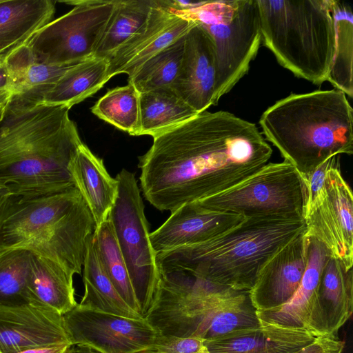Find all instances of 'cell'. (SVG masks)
<instances>
[{"label": "cell", "mask_w": 353, "mask_h": 353, "mask_svg": "<svg viewBox=\"0 0 353 353\" xmlns=\"http://www.w3.org/2000/svg\"><path fill=\"white\" fill-rule=\"evenodd\" d=\"M345 342L336 335L316 337L310 344L292 353H343Z\"/></svg>", "instance_id": "8d00e7d4"}, {"label": "cell", "mask_w": 353, "mask_h": 353, "mask_svg": "<svg viewBox=\"0 0 353 353\" xmlns=\"http://www.w3.org/2000/svg\"><path fill=\"white\" fill-rule=\"evenodd\" d=\"M83 268L84 294L80 305L124 317L143 319L124 301L105 274L98 256L93 234L86 240Z\"/></svg>", "instance_id": "d4e9b609"}, {"label": "cell", "mask_w": 353, "mask_h": 353, "mask_svg": "<svg viewBox=\"0 0 353 353\" xmlns=\"http://www.w3.org/2000/svg\"><path fill=\"white\" fill-rule=\"evenodd\" d=\"M172 12L200 25L212 39L220 99L248 73L258 53L261 34L256 1H204L192 9Z\"/></svg>", "instance_id": "ba28073f"}, {"label": "cell", "mask_w": 353, "mask_h": 353, "mask_svg": "<svg viewBox=\"0 0 353 353\" xmlns=\"http://www.w3.org/2000/svg\"><path fill=\"white\" fill-rule=\"evenodd\" d=\"M272 149L255 123L228 111H204L153 138L139 157L141 188L160 211L215 195L249 177Z\"/></svg>", "instance_id": "6da1fadb"}, {"label": "cell", "mask_w": 353, "mask_h": 353, "mask_svg": "<svg viewBox=\"0 0 353 353\" xmlns=\"http://www.w3.org/2000/svg\"><path fill=\"white\" fill-rule=\"evenodd\" d=\"M50 0H0V59L22 46L48 23L55 12Z\"/></svg>", "instance_id": "603a6c76"}, {"label": "cell", "mask_w": 353, "mask_h": 353, "mask_svg": "<svg viewBox=\"0 0 353 353\" xmlns=\"http://www.w3.org/2000/svg\"><path fill=\"white\" fill-rule=\"evenodd\" d=\"M139 95L135 87L128 83L108 91L92 107L91 112L117 128L139 136Z\"/></svg>", "instance_id": "1f68e13d"}, {"label": "cell", "mask_w": 353, "mask_h": 353, "mask_svg": "<svg viewBox=\"0 0 353 353\" xmlns=\"http://www.w3.org/2000/svg\"><path fill=\"white\" fill-rule=\"evenodd\" d=\"M216 82L214 43L207 32L195 23L185 35L180 70L171 88L200 113L216 105L219 101Z\"/></svg>", "instance_id": "2e32d148"}, {"label": "cell", "mask_w": 353, "mask_h": 353, "mask_svg": "<svg viewBox=\"0 0 353 353\" xmlns=\"http://www.w3.org/2000/svg\"><path fill=\"white\" fill-rule=\"evenodd\" d=\"M259 125L303 179L331 157L353 153V110L335 88L292 93L266 109Z\"/></svg>", "instance_id": "277c9868"}, {"label": "cell", "mask_w": 353, "mask_h": 353, "mask_svg": "<svg viewBox=\"0 0 353 353\" xmlns=\"http://www.w3.org/2000/svg\"><path fill=\"white\" fill-rule=\"evenodd\" d=\"M0 353H1V352H0Z\"/></svg>", "instance_id": "f6af8a7d"}, {"label": "cell", "mask_w": 353, "mask_h": 353, "mask_svg": "<svg viewBox=\"0 0 353 353\" xmlns=\"http://www.w3.org/2000/svg\"><path fill=\"white\" fill-rule=\"evenodd\" d=\"M245 217L233 213L213 211L196 202L183 204L150 234L154 252L168 251L209 240L239 224Z\"/></svg>", "instance_id": "ac0fdd59"}, {"label": "cell", "mask_w": 353, "mask_h": 353, "mask_svg": "<svg viewBox=\"0 0 353 353\" xmlns=\"http://www.w3.org/2000/svg\"><path fill=\"white\" fill-rule=\"evenodd\" d=\"M72 345L101 353H137L149 349L159 332L146 319H132L94 310L79 303L63 315Z\"/></svg>", "instance_id": "7c38bea8"}, {"label": "cell", "mask_w": 353, "mask_h": 353, "mask_svg": "<svg viewBox=\"0 0 353 353\" xmlns=\"http://www.w3.org/2000/svg\"><path fill=\"white\" fill-rule=\"evenodd\" d=\"M335 30L333 60L327 81L335 89L353 97V14L345 1L330 0Z\"/></svg>", "instance_id": "f1b7e54d"}, {"label": "cell", "mask_w": 353, "mask_h": 353, "mask_svg": "<svg viewBox=\"0 0 353 353\" xmlns=\"http://www.w3.org/2000/svg\"><path fill=\"white\" fill-rule=\"evenodd\" d=\"M339 165L338 156L332 157L316 168L308 176L304 178L307 188V200L304 216L323 199L327 171Z\"/></svg>", "instance_id": "e575fe53"}, {"label": "cell", "mask_w": 353, "mask_h": 353, "mask_svg": "<svg viewBox=\"0 0 353 353\" xmlns=\"http://www.w3.org/2000/svg\"><path fill=\"white\" fill-rule=\"evenodd\" d=\"M198 353H211L210 352H209L207 348L205 347L203 350H201Z\"/></svg>", "instance_id": "ee69618b"}, {"label": "cell", "mask_w": 353, "mask_h": 353, "mask_svg": "<svg viewBox=\"0 0 353 353\" xmlns=\"http://www.w3.org/2000/svg\"><path fill=\"white\" fill-rule=\"evenodd\" d=\"M194 21L172 12L155 1L145 22L107 58L108 81L125 73L128 78L148 59L181 38Z\"/></svg>", "instance_id": "5bb4252c"}, {"label": "cell", "mask_w": 353, "mask_h": 353, "mask_svg": "<svg viewBox=\"0 0 353 353\" xmlns=\"http://www.w3.org/2000/svg\"><path fill=\"white\" fill-rule=\"evenodd\" d=\"M305 235L323 243L347 269L353 265V196L339 165L327 172L322 200L303 217Z\"/></svg>", "instance_id": "4fadbf2b"}, {"label": "cell", "mask_w": 353, "mask_h": 353, "mask_svg": "<svg viewBox=\"0 0 353 353\" xmlns=\"http://www.w3.org/2000/svg\"><path fill=\"white\" fill-rule=\"evenodd\" d=\"M12 92H0V121L2 119L8 103L10 102Z\"/></svg>", "instance_id": "ab89813d"}, {"label": "cell", "mask_w": 353, "mask_h": 353, "mask_svg": "<svg viewBox=\"0 0 353 353\" xmlns=\"http://www.w3.org/2000/svg\"><path fill=\"white\" fill-rule=\"evenodd\" d=\"M116 179L117 196L108 219L124 259L141 316L145 319L154 303L159 283L157 253L150 240L144 204L134 174L123 168Z\"/></svg>", "instance_id": "30bf717a"}, {"label": "cell", "mask_w": 353, "mask_h": 353, "mask_svg": "<svg viewBox=\"0 0 353 353\" xmlns=\"http://www.w3.org/2000/svg\"><path fill=\"white\" fill-rule=\"evenodd\" d=\"M72 345L70 342L61 343L26 350L18 353H67Z\"/></svg>", "instance_id": "74e56055"}, {"label": "cell", "mask_w": 353, "mask_h": 353, "mask_svg": "<svg viewBox=\"0 0 353 353\" xmlns=\"http://www.w3.org/2000/svg\"><path fill=\"white\" fill-rule=\"evenodd\" d=\"M307 188L303 176L290 163H268L234 186L199 200L200 206L245 218L299 217L303 219Z\"/></svg>", "instance_id": "9c48e42d"}, {"label": "cell", "mask_w": 353, "mask_h": 353, "mask_svg": "<svg viewBox=\"0 0 353 353\" xmlns=\"http://www.w3.org/2000/svg\"><path fill=\"white\" fill-rule=\"evenodd\" d=\"M154 0H114V8L95 52L110 57L147 20Z\"/></svg>", "instance_id": "f546056e"}, {"label": "cell", "mask_w": 353, "mask_h": 353, "mask_svg": "<svg viewBox=\"0 0 353 353\" xmlns=\"http://www.w3.org/2000/svg\"><path fill=\"white\" fill-rule=\"evenodd\" d=\"M28 290L31 301L47 305L61 315L77 305L73 276L57 263L32 252Z\"/></svg>", "instance_id": "cb8c5ba5"}, {"label": "cell", "mask_w": 353, "mask_h": 353, "mask_svg": "<svg viewBox=\"0 0 353 353\" xmlns=\"http://www.w3.org/2000/svg\"><path fill=\"white\" fill-rule=\"evenodd\" d=\"M10 72L13 94L42 96L73 65H50L37 61L26 44L4 60ZM80 63V62H79Z\"/></svg>", "instance_id": "83f0119b"}, {"label": "cell", "mask_w": 353, "mask_h": 353, "mask_svg": "<svg viewBox=\"0 0 353 353\" xmlns=\"http://www.w3.org/2000/svg\"><path fill=\"white\" fill-rule=\"evenodd\" d=\"M108 61L92 57L70 68L43 94L41 101L70 108L99 90L108 81Z\"/></svg>", "instance_id": "484cf974"}, {"label": "cell", "mask_w": 353, "mask_h": 353, "mask_svg": "<svg viewBox=\"0 0 353 353\" xmlns=\"http://www.w3.org/2000/svg\"><path fill=\"white\" fill-rule=\"evenodd\" d=\"M71 343L63 315L37 301L0 304V352L18 353L35 347Z\"/></svg>", "instance_id": "9a60e30c"}, {"label": "cell", "mask_w": 353, "mask_h": 353, "mask_svg": "<svg viewBox=\"0 0 353 353\" xmlns=\"http://www.w3.org/2000/svg\"><path fill=\"white\" fill-rule=\"evenodd\" d=\"M315 338L304 328L261 322L205 341L204 345L211 353H292Z\"/></svg>", "instance_id": "ffe728a7"}, {"label": "cell", "mask_w": 353, "mask_h": 353, "mask_svg": "<svg viewBox=\"0 0 353 353\" xmlns=\"http://www.w3.org/2000/svg\"><path fill=\"white\" fill-rule=\"evenodd\" d=\"M261 43L283 68L313 84L327 81L335 30L330 0H256Z\"/></svg>", "instance_id": "8992f818"}, {"label": "cell", "mask_w": 353, "mask_h": 353, "mask_svg": "<svg viewBox=\"0 0 353 353\" xmlns=\"http://www.w3.org/2000/svg\"><path fill=\"white\" fill-rule=\"evenodd\" d=\"M205 341L196 337H181L159 334L147 350L159 353H198L205 347Z\"/></svg>", "instance_id": "d590c367"}, {"label": "cell", "mask_w": 353, "mask_h": 353, "mask_svg": "<svg viewBox=\"0 0 353 353\" xmlns=\"http://www.w3.org/2000/svg\"><path fill=\"white\" fill-rule=\"evenodd\" d=\"M12 92V82L4 60L0 59V92Z\"/></svg>", "instance_id": "f35d334b"}, {"label": "cell", "mask_w": 353, "mask_h": 353, "mask_svg": "<svg viewBox=\"0 0 353 353\" xmlns=\"http://www.w3.org/2000/svg\"><path fill=\"white\" fill-rule=\"evenodd\" d=\"M11 195L8 189L0 186V213Z\"/></svg>", "instance_id": "b9f144b4"}, {"label": "cell", "mask_w": 353, "mask_h": 353, "mask_svg": "<svg viewBox=\"0 0 353 353\" xmlns=\"http://www.w3.org/2000/svg\"><path fill=\"white\" fill-rule=\"evenodd\" d=\"M74 8L50 21L26 43L35 59L50 65L77 63L94 57L114 8V0L60 1Z\"/></svg>", "instance_id": "8fae6325"}, {"label": "cell", "mask_w": 353, "mask_h": 353, "mask_svg": "<svg viewBox=\"0 0 353 353\" xmlns=\"http://www.w3.org/2000/svg\"><path fill=\"white\" fill-rule=\"evenodd\" d=\"M185 35L145 62L130 78L139 93L171 87L181 64Z\"/></svg>", "instance_id": "d6a6232c"}, {"label": "cell", "mask_w": 353, "mask_h": 353, "mask_svg": "<svg viewBox=\"0 0 353 353\" xmlns=\"http://www.w3.org/2000/svg\"><path fill=\"white\" fill-rule=\"evenodd\" d=\"M32 252L22 248L0 252V304L19 305L31 302L28 279Z\"/></svg>", "instance_id": "836d02e7"}, {"label": "cell", "mask_w": 353, "mask_h": 353, "mask_svg": "<svg viewBox=\"0 0 353 353\" xmlns=\"http://www.w3.org/2000/svg\"><path fill=\"white\" fill-rule=\"evenodd\" d=\"M12 94L0 121V186L34 197L75 187L70 165L83 143L70 108Z\"/></svg>", "instance_id": "7a4b0ae2"}, {"label": "cell", "mask_w": 353, "mask_h": 353, "mask_svg": "<svg viewBox=\"0 0 353 353\" xmlns=\"http://www.w3.org/2000/svg\"><path fill=\"white\" fill-rule=\"evenodd\" d=\"M305 230L281 248L261 269L249 291L256 311L281 306L296 292L307 262L309 240Z\"/></svg>", "instance_id": "e0dca14e"}, {"label": "cell", "mask_w": 353, "mask_h": 353, "mask_svg": "<svg viewBox=\"0 0 353 353\" xmlns=\"http://www.w3.org/2000/svg\"><path fill=\"white\" fill-rule=\"evenodd\" d=\"M305 230L299 217L245 218L209 240L157 253L159 279L249 292L268 259Z\"/></svg>", "instance_id": "3957f363"}, {"label": "cell", "mask_w": 353, "mask_h": 353, "mask_svg": "<svg viewBox=\"0 0 353 353\" xmlns=\"http://www.w3.org/2000/svg\"><path fill=\"white\" fill-rule=\"evenodd\" d=\"M353 311V272L334 257L325 265L305 329L313 336L336 335Z\"/></svg>", "instance_id": "d6986e66"}, {"label": "cell", "mask_w": 353, "mask_h": 353, "mask_svg": "<svg viewBox=\"0 0 353 353\" xmlns=\"http://www.w3.org/2000/svg\"><path fill=\"white\" fill-rule=\"evenodd\" d=\"M70 170L74 185L98 228L108 219L115 202L118 181L109 174L103 160L95 156L83 143L73 158Z\"/></svg>", "instance_id": "7402d4cb"}, {"label": "cell", "mask_w": 353, "mask_h": 353, "mask_svg": "<svg viewBox=\"0 0 353 353\" xmlns=\"http://www.w3.org/2000/svg\"><path fill=\"white\" fill-rule=\"evenodd\" d=\"M145 319L161 334L205 341L261 324L249 292L163 281Z\"/></svg>", "instance_id": "52a82bcc"}, {"label": "cell", "mask_w": 353, "mask_h": 353, "mask_svg": "<svg viewBox=\"0 0 353 353\" xmlns=\"http://www.w3.org/2000/svg\"><path fill=\"white\" fill-rule=\"evenodd\" d=\"M93 239L99 261L108 277L124 301L141 316L124 259L108 219L95 228Z\"/></svg>", "instance_id": "4dcf8cb0"}, {"label": "cell", "mask_w": 353, "mask_h": 353, "mask_svg": "<svg viewBox=\"0 0 353 353\" xmlns=\"http://www.w3.org/2000/svg\"><path fill=\"white\" fill-rule=\"evenodd\" d=\"M307 237V266L298 289L285 304L266 310L256 311L261 322L305 329L323 268L332 256L323 243L314 237Z\"/></svg>", "instance_id": "44dd1931"}, {"label": "cell", "mask_w": 353, "mask_h": 353, "mask_svg": "<svg viewBox=\"0 0 353 353\" xmlns=\"http://www.w3.org/2000/svg\"><path fill=\"white\" fill-rule=\"evenodd\" d=\"M92 215L76 187L34 197L11 195L0 213V252L22 248L74 276L81 273Z\"/></svg>", "instance_id": "5b68a950"}, {"label": "cell", "mask_w": 353, "mask_h": 353, "mask_svg": "<svg viewBox=\"0 0 353 353\" xmlns=\"http://www.w3.org/2000/svg\"><path fill=\"white\" fill-rule=\"evenodd\" d=\"M67 353H101L100 352L82 345H72Z\"/></svg>", "instance_id": "60d3db41"}, {"label": "cell", "mask_w": 353, "mask_h": 353, "mask_svg": "<svg viewBox=\"0 0 353 353\" xmlns=\"http://www.w3.org/2000/svg\"><path fill=\"white\" fill-rule=\"evenodd\" d=\"M137 353H159V352H154V351H152V350H144L138 352Z\"/></svg>", "instance_id": "7bdbcfd3"}, {"label": "cell", "mask_w": 353, "mask_h": 353, "mask_svg": "<svg viewBox=\"0 0 353 353\" xmlns=\"http://www.w3.org/2000/svg\"><path fill=\"white\" fill-rule=\"evenodd\" d=\"M197 114L171 87L140 93L139 135L154 138Z\"/></svg>", "instance_id": "4316f807"}]
</instances>
